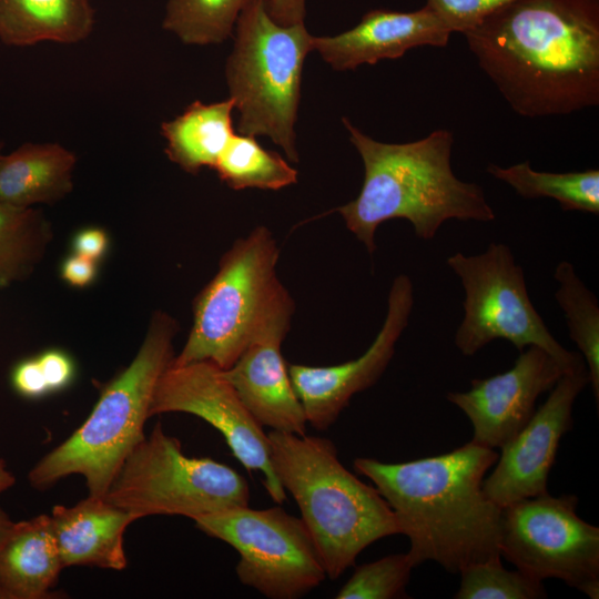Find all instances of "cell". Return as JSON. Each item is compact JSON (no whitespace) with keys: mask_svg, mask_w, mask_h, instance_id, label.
<instances>
[{"mask_svg":"<svg viewBox=\"0 0 599 599\" xmlns=\"http://www.w3.org/2000/svg\"><path fill=\"white\" fill-rule=\"evenodd\" d=\"M463 34L519 115L599 104V0H514Z\"/></svg>","mask_w":599,"mask_h":599,"instance_id":"cell-1","label":"cell"},{"mask_svg":"<svg viewBox=\"0 0 599 599\" xmlns=\"http://www.w3.org/2000/svg\"><path fill=\"white\" fill-rule=\"evenodd\" d=\"M497 459L494 449L470 441L438 456L395 464L361 457L353 466L394 511L413 565L432 560L458 573L501 557L502 508L483 489Z\"/></svg>","mask_w":599,"mask_h":599,"instance_id":"cell-2","label":"cell"},{"mask_svg":"<svg viewBox=\"0 0 599 599\" xmlns=\"http://www.w3.org/2000/svg\"><path fill=\"white\" fill-rule=\"evenodd\" d=\"M343 124L364 164L358 195L336 209L346 227L368 253L376 248L375 232L389 220L412 223L417 237L433 240L440 225L459 221H494L496 214L484 190L459 180L451 170L454 135L438 129L408 143L378 142L354 126Z\"/></svg>","mask_w":599,"mask_h":599,"instance_id":"cell-3","label":"cell"},{"mask_svg":"<svg viewBox=\"0 0 599 599\" xmlns=\"http://www.w3.org/2000/svg\"><path fill=\"white\" fill-rule=\"evenodd\" d=\"M271 464L301 510L327 578L337 579L370 544L400 534L378 490L338 459L327 438L271 430Z\"/></svg>","mask_w":599,"mask_h":599,"instance_id":"cell-4","label":"cell"},{"mask_svg":"<svg viewBox=\"0 0 599 599\" xmlns=\"http://www.w3.org/2000/svg\"><path fill=\"white\" fill-rule=\"evenodd\" d=\"M177 324L156 312L131 364L101 393L87 420L29 471V483L45 489L81 475L89 495L103 497L126 457L145 436L143 426L156 383L173 359Z\"/></svg>","mask_w":599,"mask_h":599,"instance_id":"cell-5","label":"cell"},{"mask_svg":"<svg viewBox=\"0 0 599 599\" xmlns=\"http://www.w3.org/2000/svg\"><path fill=\"white\" fill-rule=\"evenodd\" d=\"M278 256L266 226L237 238L196 296L187 341L171 363L210 362L227 369L272 322L293 314V298L276 275Z\"/></svg>","mask_w":599,"mask_h":599,"instance_id":"cell-6","label":"cell"},{"mask_svg":"<svg viewBox=\"0 0 599 599\" xmlns=\"http://www.w3.org/2000/svg\"><path fill=\"white\" fill-rule=\"evenodd\" d=\"M227 58V88L238 112L242 135H265L298 162L294 124L301 100L304 60L313 35L304 23L281 26L267 11L266 0H252L235 24Z\"/></svg>","mask_w":599,"mask_h":599,"instance_id":"cell-7","label":"cell"},{"mask_svg":"<svg viewBox=\"0 0 599 599\" xmlns=\"http://www.w3.org/2000/svg\"><path fill=\"white\" fill-rule=\"evenodd\" d=\"M103 498L136 519L185 516L193 520L248 506L245 478L211 458L187 457L158 423L124 460Z\"/></svg>","mask_w":599,"mask_h":599,"instance_id":"cell-8","label":"cell"},{"mask_svg":"<svg viewBox=\"0 0 599 599\" xmlns=\"http://www.w3.org/2000/svg\"><path fill=\"white\" fill-rule=\"evenodd\" d=\"M447 265L465 290V315L455 335V345L473 356L494 339H506L519 352L536 345L565 364L582 361L579 353L565 349L549 332L532 305L524 270L506 244L490 243L478 255L455 253Z\"/></svg>","mask_w":599,"mask_h":599,"instance_id":"cell-9","label":"cell"},{"mask_svg":"<svg viewBox=\"0 0 599 599\" xmlns=\"http://www.w3.org/2000/svg\"><path fill=\"white\" fill-rule=\"evenodd\" d=\"M194 522L207 536L236 550L238 580L270 599L301 598L327 578L304 521L280 506L234 507Z\"/></svg>","mask_w":599,"mask_h":599,"instance_id":"cell-10","label":"cell"},{"mask_svg":"<svg viewBox=\"0 0 599 599\" xmlns=\"http://www.w3.org/2000/svg\"><path fill=\"white\" fill-rule=\"evenodd\" d=\"M578 497L548 493L501 509L500 556L530 578H556L599 598V528L582 520Z\"/></svg>","mask_w":599,"mask_h":599,"instance_id":"cell-11","label":"cell"},{"mask_svg":"<svg viewBox=\"0 0 599 599\" xmlns=\"http://www.w3.org/2000/svg\"><path fill=\"white\" fill-rule=\"evenodd\" d=\"M195 415L225 438L233 456L250 471H260L263 485L276 504L286 499L272 464L267 434L245 407L221 368L210 362L170 365L160 376L150 417L163 413Z\"/></svg>","mask_w":599,"mask_h":599,"instance_id":"cell-12","label":"cell"},{"mask_svg":"<svg viewBox=\"0 0 599 599\" xmlns=\"http://www.w3.org/2000/svg\"><path fill=\"white\" fill-rule=\"evenodd\" d=\"M413 304V283L407 275L400 274L389 288L383 326L363 355L334 366L287 365L293 389L313 428H329L353 395L369 388L379 379L408 324Z\"/></svg>","mask_w":599,"mask_h":599,"instance_id":"cell-13","label":"cell"},{"mask_svg":"<svg viewBox=\"0 0 599 599\" xmlns=\"http://www.w3.org/2000/svg\"><path fill=\"white\" fill-rule=\"evenodd\" d=\"M588 383L585 363L564 374L525 427L500 448L496 468L483 483L497 506L548 493L560 439L572 427L573 403Z\"/></svg>","mask_w":599,"mask_h":599,"instance_id":"cell-14","label":"cell"},{"mask_svg":"<svg viewBox=\"0 0 599 599\" xmlns=\"http://www.w3.org/2000/svg\"><path fill=\"white\" fill-rule=\"evenodd\" d=\"M582 363L583 359L573 365L565 364L544 348L530 345L519 352L510 369L473 379L468 390L450 392L447 399L470 420L473 443L491 449L501 448L529 422L537 398Z\"/></svg>","mask_w":599,"mask_h":599,"instance_id":"cell-15","label":"cell"},{"mask_svg":"<svg viewBox=\"0 0 599 599\" xmlns=\"http://www.w3.org/2000/svg\"><path fill=\"white\" fill-rule=\"evenodd\" d=\"M292 316L283 315L272 322L221 374L262 426L305 435L306 416L281 352Z\"/></svg>","mask_w":599,"mask_h":599,"instance_id":"cell-16","label":"cell"},{"mask_svg":"<svg viewBox=\"0 0 599 599\" xmlns=\"http://www.w3.org/2000/svg\"><path fill=\"white\" fill-rule=\"evenodd\" d=\"M451 28L426 4L416 11L384 9L365 13L357 26L334 37H313V50L338 71L399 59L408 50L446 47Z\"/></svg>","mask_w":599,"mask_h":599,"instance_id":"cell-17","label":"cell"},{"mask_svg":"<svg viewBox=\"0 0 599 599\" xmlns=\"http://www.w3.org/2000/svg\"><path fill=\"white\" fill-rule=\"evenodd\" d=\"M49 516L64 568H125L123 536L126 527L136 520L132 514L103 497L89 495L71 507L54 506Z\"/></svg>","mask_w":599,"mask_h":599,"instance_id":"cell-18","label":"cell"},{"mask_svg":"<svg viewBox=\"0 0 599 599\" xmlns=\"http://www.w3.org/2000/svg\"><path fill=\"white\" fill-rule=\"evenodd\" d=\"M50 516L14 522L0 544L3 599H44L63 569Z\"/></svg>","mask_w":599,"mask_h":599,"instance_id":"cell-19","label":"cell"},{"mask_svg":"<svg viewBox=\"0 0 599 599\" xmlns=\"http://www.w3.org/2000/svg\"><path fill=\"white\" fill-rule=\"evenodd\" d=\"M77 158L58 143H24L0 161V202L32 207L72 191Z\"/></svg>","mask_w":599,"mask_h":599,"instance_id":"cell-20","label":"cell"},{"mask_svg":"<svg viewBox=\"0 0 599 599\" xmlns=\"http://www.w3.org/2000/svg\"><path fill=\"white\" fill-rule=\"evenodd\" d=\"M94 22L90 0H0V40L7 45L77 43L90 35Z\"/></svg>","mask_w":599,"mask_h":599,"instance_id":"cell-21","label":"cell"},{"mask_svg":"<svg viewBox=\"0 0 599 599\" xmlns=\"http://www.w3.org/2000/svg\"><path fill=\"white\" fill-rule=\"evenodd\" d=\"M234 101L191 103L184 112L161 125L167 158L184 171L196 174L202 167L214 169L234 135Z\"/></svg>","mask_w":599,"mask_h":599,"instance_id":"cell-22","label":"cell"},{"mask_svg":"<svg viewBox=\"0 0 599 599\" xmlns=\"http://www.w3.org/2000/svg\"><path fill=\"white\" fill-rule=\"evenodd\" d=\"M487 172L525 199L550 197L562 211L599 214V170L552 173L531 169L528 161L508 167L488 164Z\"/></svg>","mask_w":599,"mask_h":599,"instance_id":"cell-23","label":"cell"},{"mask_svg":"<svg viewBox=\"0 0 599 599\" xmlns=\"http://www.w3.org/2000/svg\"><path fill=\"white\" fill-rule=\"evenodd\" d=\"M50 240L49 222L38 210L0 202V287L29 276Z\"/></svg>","mask_w":599,"mask_h":599,"instance_id":"cell-24","label":"cell"},{"mask_svg":"<svg viewBox=\"0 0 599 599\" xmlns=\"http://www.w3.org/2000/svg\"><path fill=\"white\" fill-rule=\"evenodd\" d=\"M214 170L233 190H280L297 182V171L254 136L234 134Z\"/></svg>","mask_w":599,"mask_h":599,"instance_id":"cell-25","label":"cell"},{"mask_svg":"<svg viewBox=\"0 0 599 599\" xmlns=\"http://www.w3.org/2000/svg\"><path fill=\"white\" fill-rule=\"evenodd\" d=\"M554 277L559 287L555 294L562 309L570 338L587 362L589 383L599 399V306L595 294L576 274L571 263L561 261Z\"/></svg>","mask_w":599,"mask_h":599,"instance_id":"cell-26","label":"cell"},{"mask_svg":"<svg viewBox=\"0 0 599 599\" xmlns=\"http://www.w3.org/2000/svg\"><path fill=\"white\" fill-rule=\"evenodd\" d=\"M252 0H167L163 29L185 44L221 43Z\"/></svg>","mask_w":599,"mask_h":599,"instance_id":"cell-27","label":"cell"},{"mask_svg":"<svg viewBox=\"0 0 599 599\" xmlns=\"http://www.w3.org/2000/svg\"><path fill=\"white\" fill-rule=\"evenodd\" d=\"M457 599H539L547 593L542 581L502 567L500 558L477 562L459 572Z\"/></svg>","mask_w":599,"mask_h":599,"instance_id":"cell-28","label":"cell"},{"mask_svg":"<svg viewBox=\"0 0 599 599\" xmlns=\"http://www.w3.org/2000/svg\"><path fill=\"white\" fill-rule=\"evenodd\" d=\"M415 566L407 554L389 555L356 567L336 599H393L406 597L405 588Z\"/></svg>","mask_w":599,"mask_h":599,"instance_id":"cell-29","label":"cell"},{"mask_svg":"<svg viewBox=\"0 0 599 599\" xmlns=\"http://www.w3.org/2000/svg\"><path fill=\"white\" fill-rule=\"evenodd\" d=\"M35 358L49 392L62 389L70 384L74 375V366L69 355L58 349H50Z\"/></svg>","mask_w":599,"mask_h":599,"instance_id":"cell-30","label":"cell"},{"mask_svg":"<svg viewBox=\"0 0 599 599\" xmlns=\"http://www.w3.org/2000/svg\"><path fill=\"white\" fill-rule=\"evenodd\" d=\"M12 385L24 397L35 398L49 393L37 358L23 361L16 366L12 373Z\"/></svg>","mask_w":599,"mask_h":599,"instance_id":"cell-31","label":"cell"},{"mask_svg":"<svg viewBox=\"0 0 599 599\" xmlns=\"http://www.w3.org/2000/svg\"><path fill=\"white\" fill-rule=\"evenodd\" d=\"M61 275L70 285L85 287L90 285L97 276L95 261L75 253L67 257L63 262Z\"/></svg>","mask_w":599,"mask_h":599,"instance_id":"cell-32","label":"cell"},{"mask_svg":"<svg viewBox=\"0 0 599 599\" xmlns=\"http://www.w3.org/2000/svg\"><path fill=\"white\" fill-rule=\"evenodd\" d=\"M108 245L106 233L99 227L83 229L73 240L74 252L95 262L105 254Z\"/></svg>","mask_w":599,"mask_h":599,"instance_id":"cell-33","label":"cell"},{"mask_svg":"<svg viewBox=\"0 0 599 599\" xmlns=\"http://www.w3.org/2000/svg\"><path fill=\"white\" fill-rule=\"evenodd\" d=\"M271 18L281 26L304 23L305 0H266Z\"/></svg>","mask_w":599,"mask_h":599,"instance_id":"cell-34","label":"cell"},{"mask_svg":"<svg viewBox=\"0 0 599 599\" xmlns=\"http://www.w3.org/2000/svg\"><path fill=\"white\" fill-rule=\"evenodd\" d=\"M14 483L13 476L7 470L6 465L0 460V491L9 488ZM14 522L0 505V544L6 539Z\"/></svg>","mask_w":599,"mask_h":599,"instance_id":"cell-35","label":"cell"},{"mask_svg":"<svg viewBox=\"0 0 599 599\" xmlns=\"http://www.w3.org/2000/svg\"><path fill=\"white\" fill-rule=\"evenodd\" d=\"M2 149H3V143L0 142V161H1L2 156H3Z\"/></svg>","mask_w":599,"mask_h":599,"instance_id":"cell-36","label":"cell"},{"mask_svg":"<svg viewBox=\"0 0 599 599\" xmlns=\"http://www.w3.org/2000/svg\"><path fill=\"white\" fill-rule=\"evenodd\" d=\"M0 599H3V596H2V592H1V590H0Z\"/></svg>","mask_w":599,"mask_h":599,"instance_id":"cell-37","label":"cell"}]
</instances>
